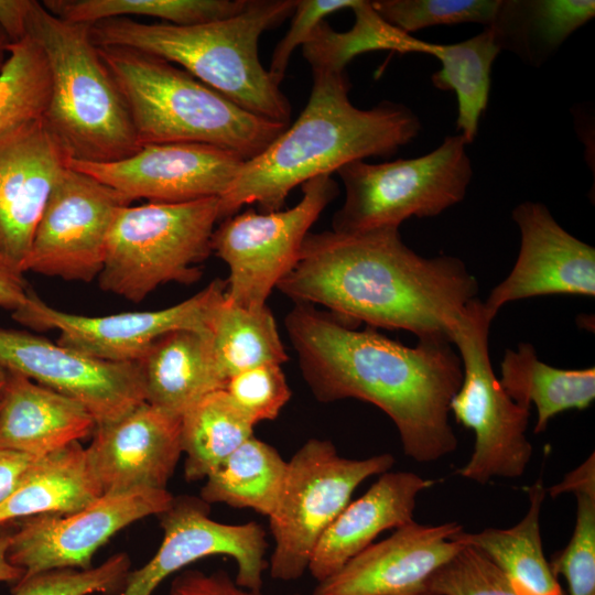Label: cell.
Segmentation results:
<instances>
[{"mask_svg":"<svg viewBox=\"0 0 595 595\" xmlns=\"http://www.w3.org/2000/svg\"><path fill=\"white\" fill-rule=\"evenodd\" d=\"M210 505L201 497H174L171 506L158 515L162 542L153 558L130 571L119 595H151L171 574L212 555L230 556L236 565L235 582L260 591L268 570L266 529L256 521L229 524L209 517Z\"/></svg>","mask_w":595,"mask_h":595,"instance_id":"obj_15","label":"cell"},{"mask_svg":"<svg viewBox=\"0 0 595 595\" xmlns=\"http://www.w3.org/2000/svg\"><path fill=\"white\" fill-rule=\"evenodd\" d=\"M338 193L332 175H320L302 184L301 201L289 209H248L224 219L213 232L212 250L229 269L225 298L245 309L266 306L295 266L311 226Z\"/></svg>","mask_w":595,"mask_h":595,"instance_id":"obj_11","label":"cell"},{"mask_svg":"<svg viewBox=\"0 0 595 595\" xmlns=\"http://www.w3.org/2000/svg\"><path fill=\"white\" fill-rule=\"evenodd\" d=\"M89 28L63 20L32 0L26 36L41 48L50 76L43 119L71 162L108 163L141 145Z\"/></svg>","mask_w":595,"mask_h":595,"instance_id":"obj_6","label":"cell"},{"mask_svg":"<svg viewBox=\"0 0 595 595\" xmlns=\"http://www.w3.org/2000/svg\"><path fill=\"white\" fill-rule=\"evenodd\" d=\"M218 220V197L120 208L98 275L100 289L140 302L161 284L198 281Z\"/></svg>","mask_w":595,"mask_h":595,"instance_id":"obj_7","label":"cell"},{"mask_svg":"<svg viewBox=\"0 0 595 595\" xmlns=\"http://www.w3.org/2000/svg\"><path fill=\"white\" fill-rule=\"evenodd\" d=\"M466 148L457 133L414 159L378 164L358 160L343 165L336 173L345 186V202L332 218V230L399 228L411 217H435L458 204L473 176Z\"/></svg>","mask_w":595,"mask_h":595,"instance_id":"obj_8","label":"cell"},{"mask_svg":"<svg viewBox=\"0 0 595 595\" xmlns=\"http://www.w3.org/2000/svg\"><path fill=\"white\" fill-rule=\"evenodd\" d=\"M169 595H267L239 586L224 570L204 573L186 570L174 577Z\"/></svg>","mask_w":595,"mask_h":595,"instance_id":"obj_42","label":"cell"},{"mask_svg":"<svg viewBox=\"0 0 595 595\" xmlns=\"http://www.w3.org/2000/svg\"><path fill=\"white\" fill-rule=\"evenodd\" d=\"M291 595H303V594H300V593H295V594H291Z\"/></svg>","mask_w":595,"mask_h":595,"instance_id":"obj_50","label":"cell"},{"mask_svg":"<svg viewBox=\"0 0 595 595\" xmlns=\"http://www.w3.org/2000/svg\"><path fill=\"white\" fill-rule=\"evenodd\" d=\"M511 218L520 231V249L510 273L483 302L490 318L509 302L527 298L595 295V249L567 232L539 202L517 205Z\"/></svg>","mask_w":595,"mask_h":595,"instance_id":"obj_18","label":"cell"},{"mask_svg":"<svg viewBox=\"0 0 595 595\" xmlns=\"http://www.w3.org/2000/svg\"><path fill=\"white\" fill-rule=\"evenodd\" d=\"M499 0H376V12L410 34L435 25L477 23L489 26Z\"/></svg>","mask_w":595,"mask_h":595,"instance_id":"obj_36","label":"cell"},{"mask_svg":"<svg viewBox=\"0 0 595 595\" xmlns=\"http://www.w3.org/2000/svg\"><path fill=\"white\" fill-rule=\"evenodd\" d=\"M463 527L414 520L371 543L327 578L312 595H431V576L464 545L453 539Z\"/></svg>","mask_w":595,"mask_h":595,"instance_id":"obj_19","label":"cell"},{"mask_svg":"<svg viewBox=\"0 0 595 595\" xmlns=\"http://www.w3.org/2000/svg\"><path fill=\"white\" fill-rule=\"evenodd\" d=\"M36 457L0 448V504L15 489Z\"/></svg>","mask_w":595,"mask_h":595,"instance_id":"obj_44","label":"cell"},{"mask_svg":"<svg viewBox=\"0 0 595 595\" xmlns=\"http://www.w3.org/2000/svg\"><path fill=\"white\" fill-rule=\"evenodd\" d=\"M576 522L566 548L550 564L567 581L570 595H595V490L574 493Z\"/></svg>","mask_w":595,"mask_h":595,"instance_id":"obj_38","label":"cell"},{"mask_svg":"<svg viewBox=\"0 0 595 595\" xmlns=\"http://www.w3.org/2000/svg\"><path fill=\"white\" fill-rule=\"evenodd\" d=\"M101 496L88 468L85 448L74 442L34 459L15 489L0 504V527L39 515L73 513Z\"/></svg>","mask_w":595,"mask_h":595,"instance_id":"obj_25","label":"cell"},{"mask_svg":"<svg viewBox=\"0 0 595 595\" xmlns=\"http://www.w3.org/2000/svg\"><path fill=\"white\" fill-rule=\"evenodd\" d=\"M286 469L280 453L253 435L205 478L199 497L209 505L248 508L269 518L280 500Z\"/></svg>","mask_w":595,"mask_h":595,"instance_id":"obj_30","label":"cell"},{"mask_svg":"<svg viewBox=\"0 0 595 595\" xmlns=\"http://www.w3.org/2000/svg\"><path fill=\"white\" fill-rule=\"evenodd\" d=\"M0 367L77 400L97 425L144 401L137 361L96 359L23 331L0 328Z\"/></svg>","mask_w":595,"mask_h":595,"instance_id":"obj_16","label":"cell"},{"mask_svg":"<svg viewBox=\"0 0 595 595\" xmlns=\"http://www.w3.org/2000/svg\"><path fill=\"white\" fill-rule=\"evenodd\" d=\"M247 0H45L56 17L84 24L129 15L151 17L174 25H193L239 13Z\"/></svg>","mask_w":595,"mask_h":595,"instance_id":"obj_34","label":"cell"},{"mask_svg":"<svg viewBox=\"0 0 595 595\" xmlns=\"http://www.w3.org/2000/svg\"><path fill=\"white\" fill-rule=\"evenodd\" d=\"M144 401L182 414L226 382L212 357L209 333L175 329L158 338L137 361Z\"/></svg>","mask_w":595,"mask_h":595,"instance_id":"obj_24","label":"cell"},{"mask_svg":"<svg viewBox=\"0 0 595 595\" xmlns=\"http://www.w3.org/2000/svg\"><path fill=\"white\" fill-rule=\"evenodd\" d=\"M277 289L295 303L323 305L349 325L364 322L452 343L478 282L461 259L422 257L402 241L399 228H379L309 232Z\"/></svg>","mask_w":595,"mask_h":595,"instance_id":"obj_2","label":"cell"},{"mask_svg":"<svg viewBox=\"0 0 595 595\" xmlns=\"http://www.w3.org/2000/svg\"><path fill=\"white\" fill-rule=\"evenodd\" d=\"M284 326L316 400L353 398L376 405L415 462L431 463L456 450L448 414L463 368L452 343L426 339L409 347L370 326L355 329L306 303H295Z\"/></svg>","mask_w":595,"mask_h":595,"instance_id":"obj_1","label":"cell"},{"mask_svg":"<svg viewBox=\"0 0 595 595\" xmlns=\"http://www.w3.org/2000/svg\"><path fill=\"white\" fill-rule=\"evenodd\" d=\"M29 291L23 272L0 255V307L15 311L25 303Z\"/></svg>","mask_w":595,"mask_h":595,"instance_id":"obj_43","label":"cell"},{"mask_svg":"<svg viewBox=\"0 0 595 595\" xmlns=\"http://www.w3.org/2000/svg\"><path fill=\"white\" fill-rule=\"evenodd\" d=\"M10 41L6 33L0 28V68L4 64L8 55H9V47H10Z\"/></svg>","mask_w":595,"mask_h":595,"instance_id":"obj_48","label":"cell"},{"mask_svg":"<svg viewBox=\"0 0 595 595\" xmlns=\"http://www.w3.org/2000/svg\"><path fill=\"white\" fill-rule=\"evenodd\" d=\"M357 0H296L291 25L274 47L269 74L280 86L293 51L303 45L316 25L328 14L343 9H351Z\"/></svg>","mask_w":595,"mask_h":595,"instance_id":"obj_41","label":"cell"},{"mask_svg":"<svg viewBox=\"0 0 595 595\" xmlns=\"http://www.w3.org/2000/svg\"><path fill=\"white\" fill-rule=\"evenodd\" d=\"M296 0H247L229 18L193 25L115 18L90 24L97 46L145 52L173 63L234 104L289 126L291 105L260 63V35L295 10Z\"/></svg>","mask_w":595,"mask_h":595,"instance_id":"obj_4","label":"cell"},{"mask_svg":"<svg viewBox=\"0 0 595 595\" xmlns=\"http://www.w3.org/2000/svg\"><path fill=\"white\" fill-rule=\"evenodd\" d=\"M351 10L355 23L350 30L337 32L323 20L302 45L303 56L312 69L343 72L354 57L371 51L420 53L423 41L385 21L371 1L357 0Z\"/></svg>","mask_w":595,"mask_h":595,"instance_id":"obj_33","label":"cell"},{"mask_svg":"<svg viewBox=\"0 0 595 595\" xmlns=\"http://www.w3.org/2000/svg\"><path fill=\"white\" fill-rule=\"evenodd\" d=\"M433 480L411 472H386L349 501L317 542L307 571L316 582L336 573L383 531L413 520L416 498Z\"/></svg>","mask_w":595,"mask_h":595,"instance_id":"obj_22","label":"cell"},{"mask_svg":"<svg viewBox=\"0 0 595 595\" xmlns=\"http://www.w3.org/2000/svg\"><path fill=\"white\" fill-rule=\"evenodd\" d=\"M50 95L45 57L29 36L10 44L0 68V138L44 117Z\"/></svg>","mask_w":595,"mask_h":595,"instance_id":"obj_35","label":"cell"},{"mask_svg":"<svg viewBox=\"0 0 595 595\" xmlns=\"http://www.w3.org/2000/svg\"><path fill=\"white\" fill-rule=\"evenodd\" d=\"M393 464L389 453L347 458L328 440H307L288 462L280 500L269 517L274 540L268 561L270 576L282 582L299 580L307 571L321 537L356 488Z\"/></svg>","mask_w":595,"mask_h":595,"instance_id":"obj_9","label":"cell"},{"mask_svg":"<svg viewBox=\"0 0 595 595\" xmlns=\"http://www.w3.org/2000/svg\"><path fill=\"white\" fill-rule=\"evenodd\" d=\"M209 346L223 380L244 370L267 365H282L289 357L279 335L272 312L245 309L226 298L217 307L209 327Z\"/></svg>","mask_w":595,"mask_h":595,"instance_id":"obj_32","label":"cell"},{"mask_svg":"<svg viewBox=\"0 0 595 595\" xmlns=\"http://www.w3.org/2000/svg\"><path fill=\"white\" fill-rule=\"evenodd\" d=\"M225 293L226 280L216 278L193 296L163 310L87 316L56 310L30 289L25 303L13 311L12 317L35 331H58L57 344L93 358L134 363L169 332L209 333Z\"/></svg>","mask_w":595,"mask_h":595,"instance_id":"obj_12","label":"cell"},{"mask_svg":"<svg viewBox=\"0 0 595 595\" xmlns=\"http://www.w3.org/2000/svg\"><path fill=\"white\" fill-rule=\"evenodd\" d=\"M182 453L181 416L145 401L118 420L97 425L85 448L101 495L166 489Z\"/></svg>","mask_w":595,"mask_h":595,"instance_id":"obj_20","label":"cell"},{"mask_svg":"<svg viewBox=\"0 0 595 595\" xmlns=\"http://www.w3.org/2000/svg\"><path fill=\"white\" fill-rule=\"evenodd\" d=\"M7 375H8L7 370L0 367V408L2 404V399H3L4 388H6Z\"/></svg>","mask_w":595,"mask_h":595,"instance_id":"obj_49","label":"cell"},{"mask_svg":"<svg viewBox=\"0 0 595 595\" xmlns=\"http://www.w3.org/2000/svg\"><path fill=\"white\" fill-rule=\"evenodd\" d=\"M130 203L69 165L48 197L22 272L79 282L98 278L115 217Z\"/></svg>","mask_w":595,"mask_h":595,"instance_id":"obj_13","label":"cell"},{"mask_svg":"<svg viewBox=\"0 0 595 595\" xmlns=\"http://www.w3.org/2000/svg\"><path fill=\"white\" fill-rule=\"evenodd\" d=\"M255 424L224 389L212 391L181 416V444L187 482L205 479L244 442Z\"/></svg>","mask_w":595,"mask_h":595,"instance_id":"obj_31","label":"cell"},{"mask_svg":"<svg viewBox=\"0 0 595 595\" xmlns=\"http://www.w3.org/2000/svg\"><path fill=\"white\" fill-rule=\"evenodd\" d=\"M235 404L256 425L272 421L291 399V389L278 364L257 366L230 377L225 386Z\"/></svg>","mask_w":595,"mask_h":595,"instance_id":"obj_40","label":"cell"},{"mask_svg":"<svg viewBox=\"0 0 595 595\" xmlns=\"http://www.w3.org/2000/svg\"><path fill=\"white\" fill-rule=\"evenodd\" d=\"M98 48L126 101L141 147L204 143L249 160L288 127L242 109L161 57L129 47Z\"/></svg>","mask_w":595,"mask_h":595,"instance_id":"obj_5","label":"cell"},{"mask_svg":"<svg viewBox=\"0 0 595 595\" xmlns=\"http://www.w3.org/2000/svg\"><path fill=\"white\" fill-rule=\"evenodd\" d=\"M499 52L487 26L477 35L458 43L423 41L421 53L433 55L441 64V68L431 76L432 85L456 95V129L467 144L475 140L480 116L487 109L491 67Z\"/></svg>","mask_w":595,"mask_h":595,"instance_id":"obj_29","label":"cell"},{"mask_svg":"<svg viewBox=\"0 0 595 595\" xmlns=\"http://www.w3.org/2000/svg\"><path fill=\"white\" fill-rule=\"evenodd\" d=\"M594 15L593 0H499L487 28L500 51L540 67Z\"/></svg>","mask_w":595,"mask_h":595,"instance_id":"obj_27","label":"cell"},{"mask_svg":"<svg viewBox=\"0 0 595 595\" xmlns=\"http://www.w3.org/2000/svg\"><path fill=\"white\" fill-rule=\"evenodd\" d=\"M127 553H116L98 566L85 570L55 569L21 578L12 595H89L120 594L130 572Z\"/></svg>","mask_w":595,"mask_h":595,"instance_id":"obj_37","label":"cell"},{"mask_svg":"<svg viewBox=\"0 0 595 595\" xmlns=\"http://www.w3.org/2000/svg\"><path fill=\"white\" fill-rule=\"evenodd\" d=\"M491 322L483 302L476 298L467 304L452 334L463 378L450 411L475 435L470 458L457 473L480 485L494 477H521L533 451L526 436L530 409L507 394L490 364Z\"/></svg>","mask_w":595,"mask_h":595,"instance_id":"obj_10","label":"cell"},{"mask_svg":"<svg viewBox=\"0 0 595 595\" xmlns=\"http://www.w3.org/2000/svg\"><path fill=\"white\" fill-rule=\"evenodd\" d=\"M69 162L43 118L0 138V255L21 271L48 197Z\"/></svg>","mask_w":595,"mask_h":595,"instance_id":"obj_21","label":"cell"},{"mask_svg":"<svg viewBox=\"0 0 595 595\" xmlns=\"http://www.w3.org/2000/svg\"><path fill=\"white\" fill-rule=\"evenodd\" d=\"M499 382L519 405L534 404L536 434L543 432L556 414L591 405L595 398V368L561 369L541 361L534 347L519 343L507 349L500 364Z\"/></svg>","mask_w":595,"mask_h":595,"instance_id":"obj_28","label":"cell"},{"mask_svg":"<svg viewBox=\"0 0 595 595\" xmlns=\"http://www.w3.org/2000/svg\"><path fill=\"white\" fill-rule=\"evenodd\" d=\"M10 544V534L0 536V582H7L15 584L19 582L23 575L24 571L13 565L8 560V549Z\"/></svg>","mask_w":595,"mask_h":595,"instance_id":"obj_47","label":"cell"},{"mask_svg":"<svg viewBox=\"0 0 595 595\" xmlns=\"http://www.w3.org/2000/svg\"><path fill=\"white\" fill-rule=\"evenodd\" d=\"M595 490V455L592 453L577 468L566 474L562 482L551 486L547 493L555 498L564 493Z\"/></svg>","mask_w":595,"mask_h":595,"instance_id":"obj_46","label":"cell"},{"mask_svg":"<svg viewBox=\"0 0 595 595\" xmlns=\"http://www.w3.org/2000/svg\"><path fill=\"white\" fill-rule=\"evenodd\" d=\"M529 507L508 529L461 530L453 539L483 553L507 577L517 595H563L548 563L541 541L540 513L547 489L541 478L527 488Z\"/></svg>","mask_w":595,"mask_h":595,"instance_id":"obj_26","label":"cell"},{"mask_svg":"<svg viewBox=\"0 0 595 595\" xmlns=\"http://www.w3.org/2000/svg\"><path fill=\"white\" fill-rule=\"evenodd\" d=\"M167 489L139 488L102 495L67 515L23 518L10 534L8 560L24 577L55 569H89L96 551L130 523L160 515L172 504Z\"/></svg>","mask_w":595,"mask_h":595,"instance_id":"obj_14","label":"cell"},{"mask_svg":"<svg viewBox=\"0 0 595 595\" xmlns=\"http://www.w3.org/2000/svg\"><path fill=\"white\" fill-rule=\"evenodd\" d=\"M429 591L431 595H517L502 572L468 545L431 576Z\"/></svg>","mask_w":595,"mask_h":595,"instance_id":"obj_39","label":"cell"},{"mask_svg":"<svg viewBox=\"0 0 595 595\" xmlns=\"http://www.w3.org/2000/svg\"><path fill=\"white\" fill-rule=\"evenodd\" d=\"M246 160L232 151L204 143L142 145L108 163L69 162L130 202L182 203L220 197Z\"/></svg>","mask_w":595,"mask_h":595,"instance_id":"obj_17","label":"cell"},{"mask_svg":"<svg viewBox=\"0 0 595 595\" xmlns=\"http://www.w3.org/2000/svg\"><path fill=\"white\" fill-rule=\"evenodd\" d=\"M0 448L40 457L93 435L97 423L77 400L7 371Z\"/></svg>","mask_w":595,"mask_h":595,"instance_id":"obj_23","label":"cell"},{"mask_svg":"<svg viewBox=\"0 0 595 595\" xmlns=\"http://www.w3.org/2000/svg\"><path fill=\"white\" fill-rule=\"evenodd\" d=\"M32 0H0V28L11 44L26 37V19Z\"/></svg>","mask_w":595,"mask_h":595,"instance_id":"obj_45","label":"cell"},{"mask_svg":"<svg viewBox=\"0 0 595 595\" xmlns=\"http://www.w3.org/2000/svg\"><path fill=\"white\" fill-rule=\"evenodd\" d=\"M312 74L311 95L299 118L260 154L246 160L218 197L219 220L249 204L262 213L280 210L295 186L332 175L353 161L389 156L419 134V117L402 104L355 107L346 71L315 68Z\"/></svg>","mask_w":595,"mask_h":595,"instance_id":"obj_3","label":"cell"}]
</instances>
